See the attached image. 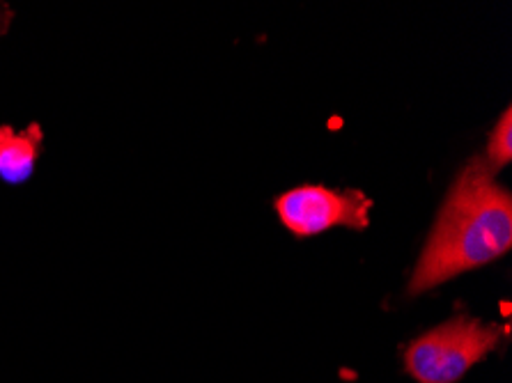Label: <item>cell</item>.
<instances>
[{"instance_id": "1", "label": "cell", "mask_w": 512, "mask_h": 383, "mask_svg": "<svg viewBox=\"0 0 512 383\" xmlns=\"http://www.w3.org/2000/svg\"><path fill=\"white\" fill-rule=\"evenodd\" d=\"M512 246V195L485 159H471L455 179L409 280L421 294L460 273L485 267Z\"/></svg>"}, {"instance_id": "2", "label": "cell", "mask_w": 512, "mask_h": 383, "mask_svg": "<svg viewBox=\"0 0 512 383\" xmlns=\"http://www.w3.org/2000/svg\"><path fill=\"white\" fill-rule=\"evenodd\" d=\"M508 328L460 315L439 324L405 349V367L418 383H455L499 347Z\"/></svg>"}, {"instance_id": "3", "label": "cell", "mask_w": 512, "mask_h": 383, "mask_svg": "<svg viewBox=\"0 0 512 383\" xmlns=\"http://www.w3.org/2000/svg\"><path fill=\"white\" fill-rule=\"evenodd\" d=\"M372 198L363 191L297 186L276 198V214L294 237H313L329 228L366 230Z\"/></svg>"}, {"instance_id": "4", "label": "cell", "mask_w": 512, "mask_h": 383, "mask_svg": "<svg viewBox=\"0 0 512 383\" xmlns=\"http://www.w3.org/2000/svg\"><path fill=\"white\" fill-rule=\"evenodd\" d=\"M42 138L40 124H30L23 131L0 127V179L7 184L28 182L35 170Z\"/></svg>"}, {"instance_id": "5", "label": "cell", "mask_w": 512, "mask_h": 383, "mask_svg": "<svg viewBox=\"0 0 512 383\" xmlns=\"http://www.w3.org/2000/svg\"><path fill=\"white\" fill-rule=\"evenodd\" d=\"M510 161H512V111L506 108V111L501 113L499 122L494 124L490 140H487L485 163L492 173H496V170L508 166Z\"/></svg>"}]
</instances>
